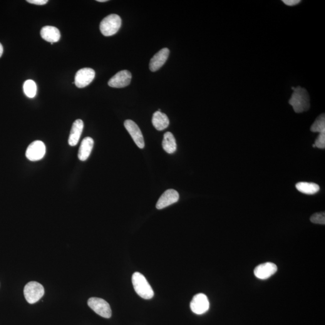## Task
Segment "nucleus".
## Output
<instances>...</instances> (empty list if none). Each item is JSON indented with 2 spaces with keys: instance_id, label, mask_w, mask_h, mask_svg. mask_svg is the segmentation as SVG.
<instances>
[{
  "instance_id": "obj_21",
  "label": "nucleus",
  "mask_w": 325,
  "mask_h": 325,
  "mask_svg": "<svg viewBox=\"0 0 325 325\" xmlns=\"http://www.w3.org/2000/svg\"><path fill=\"white\" fill-rule=\"evenodd\" d=\"M311 131L314 133L325 132V115L322 114L317 118L311 126Z\"/></svg>"
},
{
  "instance_id": "obj_7",
  "label": "nucleus",
  "mask_w": 325,
  "mask_h": 325,
  "mask_svg": "<svg viewBox=\"0 0 325 325\" xmlns=\"http://www.w3.org/2000/svg\"><path fill=\"white\" fill-rule=\"evenodd\" d=\"M95 77V72L93 69L85 68L80 69L75 76L76 85L78 88H85L90 84Z\"/></svg>"
},
{
  "instance_id": "obj_9",
  "label": "nucleus",
  "mask_w": 325,
  "mask_h": 325,
  "mask_svg": "<svg viewBox=\"0 0 325 325\" xmlns=\"http://www.w3.org/2000/svg\"><path fill=\"white\" fill-rule=\"evenodd\" d=\"M124 126L126 130L128 131L131 138H132L134 142L136 145L140 149L145 147V142H144L143 136L140 129L132 120H126L124 123Z\"/></svg>"
},
{
  "instance_id": "obj_5",
  "label": "nucleus",
  "mask_w": 325,
  "mask_h": 325,
  "mask_svg": "<svg viewBox=\"0 0 325 325\" xmlns=\"http://www.w3.org/2000/svg\"><path fill=\"white\" fill-rule=\"evenodd\" d=\"M88 306L96 314L104 318L109 319L111 316V310L108 302L98 297H91L88 301Z\"/></svg>"
},
{
  "instance_id": "obj_13",
  "label": "nucleus",
  "mask_w": 325,
  "mask_h": 325,
  "mask_svg": "<svg viewBox=\"0 0 325 325\" xmlns=\"http://www.w3.org/2000/svg\"><path fill=\"white\" fill-rule=\"evenodd\" d=\"M169 55H170V49L167 48H163L156 53L151 59L150 70L152 72L158 71L166 63Z\"/></svg>"
},
{
  "instance_id": "obj_23",
  "label": "nucleus",
  "mask_w": 325,
  "mask_h": 325,
  "mask_svg": "<svg viewBox=\"0 0 325 325\" xmlns=\"http://www.w3.org/2000/svg\"><path fill=\"white\" fill-rule=\"evenodd\" d=\"M315 147L320 149L325 148V132L319 133L318 137L314 143Z\"/></svg>"
},
{
  "instance_id": "obj_1",
  "label": "nucleus",
  "mask_w": 325,
  "mask_h": 325,
  "mask_svg": "<svg viewBox=\"0 0 325 325\" xmlns=\"http://www.w3.org/2000/svg\"><path fill=\"white\" fill-rule=\"evenodd\" d=\"M294 93L289 101L295 112L301 113L309 110L310 96L307 91L301 86L292 88Z\"/></svg>"
},
{
  "instance_id": "obj_2",
  "label": "nucleus",
  "mask_w": 325,
  "mask_h": 325,
  "mask_svg": "<svg viewBox=\"0 0 325 325\" xmlns=\"http://www.w3.org/2000/svg\"><path fill=\"white\" fill-rule=\"evenodd\" d=\"M132 283L136 294L145 299L153 298L154 291L146 278L139 272L134 273L132 276Z\"/></svg>"
},
{
  "instance_id": "obj_4",
  "label": "nucleus",
  "mask_w": 325,
  "mask_h": 325,
  "mask_svg": "<svg viewBox=\"0 0 325 325\" xmlns=\"http://www.w3.org/2000/svg\"><path fill=\"white\" fill-rule=\"evenodd\" d=\"M45 294L43 285L39 282L31 281L26 285L24 289L25 298L29 304L36 303L40 300Z\"/></svg>"
},
{
  "instance_id": "obj_25",
  "label": "nucleus",
  "mask_w": 325,
  "mask_h": 325,
  "mask_svg": "<svg viewBox=\"0 0 325 325\" xmlns=\"http://www.w3.org/2000/svg\"><path fill=\"white\" fill-rule=\"evenodd\" d=\"M282 2H283L285 4L287 5V6H295V5L300 3L301 1H300V0H283Z\"/></svg>"
},
{
  "instance_id": "obj_16",
  "label": "nucleus",
  "mask_w": 325,
  "mask_h": 325,
  "mask_svg": "<svg viewBox=\"0 0 325 325\" xmlns=\"http://www.w3.org/2000/svg\"><path fill=\"white\" fill-rule=\"evenodd\" d=\"M94 145V141L91 138H84L81 143L79 148L78 157L79 160L84 162L90 156Z\"/></svg>"
},
{
  "instance_id": "obj_11",
  "label": "nucleus",
  "mask_w": 325,
  "mask_h": 325,
  "mask_svg": "<svg viewBox=\"0 0 325 325\" xmlns=\"http://www.w3.org/2000/svg\"><path fill=\"white\" fill-rule=\"evenodd\" d=\"M179 198V193L177 192V191L173 189L167 190L163 193L158 200L156 204V208L158 210L163 209L178 202Z\"/></svg>"
},
{
  "instance_id": "obj_27",
  "label": "nucleus",
  "mask_w": 325,
  "mask_h": 325,
  "mask_svg": "<svg viewBox=\"0 0 325 325\" xmlns=\"http://www.w3.org/2000/svg\"><path fill=\"white\" fill-rule=\"evenodd\" d=\"M98 2H106L108 0H97Z\"/></svg>"
},
{
  "instance_id": "obj_8",
  "label": "nucleus",
  "mask_w": 325,
  "mask_h": 325,
  "mask_svg": "<svg viewBox=\"0 0 325 325\" xmlns=\"http://www.w3.org/2000/svg\"><path fill=\"white\" fill-rule=\"evenodd\" d=\"M210 303L205 294H199L193 297L190 302V309L195 314H204L209 309Z\"/></svg>"
},
{
  "instance_id": "obj_12",
  "label": "nucleus",
  "mask_w": 325,
  "mask_h": 325,
  "mask_svg": "<svg viewBox=\"0 0 325 325\" xmlns=\"http://www.w3.org/2000/svg\"><path fill=\"white\" fill-rule=\"evenodd\" d=\"M277 270L276 264L269 262L258 265L255 268L254 272L257 279H267L274 275L277 272Z\"/></svg>"
},
{
  "instance_id": "obj_19",
  "label": "nucleus",
  "mask_w": 325,
  "mask_h": 325,
  "mask_svg": "<svg viewBox=\"0 0 325 325\" xmlns=\"http://www.w3.org/2000/svg\"><path fill=\"white\" fill-rule=\"evenodd\" d=\"M296 187L299 192L306 195H314L320 190L319 186L313 183L300 182Z\"/></svg>"
},
{
  "instance_id": "obj_15",
  "label": "nucleus",
  "mask_w": 325,
  "mask_h": 325,
  "mask_svg": "<svg viewBox=\"0 0 325 325\" xmlns=\"http://www.w3.org/2000/svg\"><path fill=\"white\" fill-rule=\"evenodd\" d=\"M41 36L45 41L51 44L58 42L61 39V33L58 28L53 26H45L41 29Z\"/></svg>"
},
{
  "instance_id": "obj_6",
  "label": "nucleus",
  "mask_w": 325,
  "mask_h": 325,
  "mask_svg": "<svg viewBox=\"0 0 325 325\" xmlns=\"http://www.w3.org/2000/svg\"><path fill=\"white\" fill-rule=\"evenodd\" d=\"M46 153V146L40 140L34 141L27 149L26 155L31 162H36L43 158Z\"/></svg>"
},
{
  "instance_id": "obj_10",
  "label": "nucleus",
  "mask_w": 325,
  "mask_h": 325,
  "mask_svg": "<svg viewBox=\"0 0 325 325\" xmlns=\"http://www.w3.org/2000/svg\"><path fill=\"white\" fill-rule=\"evenodd\" d=\"M132 76L130 71L123 70L115 74L108 82L111 88H123L130 84Z\"/></svg>"
},
{
  "instance_id": "obj_3",
  "label": "nucleus",
  "mask_w": 325,
  "mask_h": 325,
  "mask_svg": "<svg viewBox=\"0 0 325 325\" xmlns=\"http://www.w3.org/2000/svg\"><path fill=\"white\" fill-rule=\"evenodd\" d=\"M122 20L118 15L111 14L106 16L101 22L100 29L101 33L105 36L115 34L121 28Z\"/></svg>"
},
{
  "instance_id": "obj_18",
  "label": "nucleus",
  "mask_w": 325,
  "mask_h": 325,
  "mask_svg": "<svg viewBox=\"0 0 325 325\" xmlns=\"http://www.w3.org/2000/svg\"><path fill=\"white\" fill-rule=\"evenodd\" d=\"M163 150L168 154H173L177 150V143L174 136L170 132H167L164 135L162 142Z\"/></svg>"
},
{
  "instance_id": "obj_14",
  "label": "nucleus",
  "mask_w": 325,
  "mask_h": 325,
  "mask_svg": "<svg viewBox=\"0 0 325 325\" xmlns=\"http://www.w3.org/2000/svg\"><path fill=\"white\" fill-rule=\"evenodd\" d=\"M83 128L84 123L81 120H76L73 123L68 139L69 145L74 146L77 145L83 132Z\"/></svg>"
},
{
  "instance_id": "obj_17",
  "label": "nucleus",
  "mask_w": 325,
  "mask_h": 325,
  "mask_svg": "<svg viewBox=\"0 0 325 325\" xmlns=\"http://www.w3.org/2000/svg\"><path fill=\"white\" fill-rule=\"evenodd\" d=\"M152 123L156 130L158 131L165 130L170 125V120L167 115L158 111L154 113Z\"/></svg>"
},
{
  "instance_id": "obj_26",
  "label": "nucleus",
  "mask_w": 325,
  "mask_h": 325,
  "mask_svg": "<svg viewBox=\"0 0 325 325\" xmlns=\"http://www.w3.org/2000/svg\"><path fill=\"white\" fill-rule=\"evenodd\" d=\"M2 54H3V46H2V44L0 43V58L2 56Z\"/></svg>"
},
{
  "instance_id": "obj_22",
  "label": "nucleus",
  "mask_w": 325,
  "mask_h": 325,
  "mask_svg": "<svg viewBox=\"0 0 325 325\" xmlns=\"http://www.w3.org/2000/svg\"><path fill=\"white\" fill-rule=\"evenodd\" d=\"M310 221L313 224H325V212L315 213L310 217Z\"/></svg>"
},
{
  "instance_id": "obj_20",
  "label": "nucleus",
  "mask_w": 325,
  "mask_h": 325,
  "mask_svg": "<svg viewBox=\"0 0 325 325\" xmlns=\"http://www.w3.org/2000/svg\"><path fill=\"white\" fill-rule=\"evenodd\" d=\"M25 95L30 98L35 97L37 93V85L33 80H28L25 81L23 85Z\"/></svg>"
},
{
  "instance_id": "obj_24",
  "label": "nucleus",
  "mask_w": 325,
  "mask_h": 325,
  "mask_svg": "<svg viewBox=\"0 0 325 325\" xmlns=\"http://www.w3.org/2000/svg\"><path fill=\"white\" fill-rule=\"evenodd\" d=\"M48 1V0H27V2H29V3L39 5V6L46 4Z\"/></svg>"
}]
</instances>
